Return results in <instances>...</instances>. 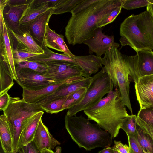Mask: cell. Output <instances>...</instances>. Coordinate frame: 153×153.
<instances>
[{
  "label": "cell",
  "instance_id": "6da1fadb",
  "mask_svg": "<svg viewBox=\"0 0 153 153\" xmlns=\"http://www.w3.org/2000/svg\"><path fill=\"white\" fill-rule=\"evenodd\" d=\"M123 0H99L85 9L72 15L65 27L69 45L81 44L93 35L97 24L106 18Z\"/></svg>",
  "mask_w": 153,
  "mask_h": 153
},
{
  "label": "cell",
  "instance_id": "7a4b0ae2",
  "mask_svg": "<svg viewBox=\"0 0 153 153\" xmlns=\"http://www.w3.org/2000/svg\"><path fill=\"white\" fill-rule=\"evenodd\" d=\"M102 58V67L112 82L114 87L119 90L124 105L131 114L132 109L130 98V79L133 80L136 54L129 56L122 53L118 48L111 46Z\"/></svg>",
  "mask_w": 153,
  "mask_h": 153
},
{
  "label": "cell",
  "instance_id": "3957f363",
  "mask_svg": "<svg viewBox=\"0 0 153 153\" xmlns=\"http://www.w3.org/2000/svg\"><path fill=\"white\" fill-rule=\"evenodd\" d=\"M83 111L88 119L96 122L108 133L112 139L117 136L123 120L129 115L118 88Z\"/></svg>",
  "mask_w": 153,
  "mask_h": 153
},
{
  "label": "cell",
  "instance_id": "277c9868",
  "mask_svg": "<svg viewBox=\"0 0 153 153\" xmlns=\"http://www.w3.org/2000/svg\"><path fill=\"white\" fill-rule=\"evenodd\" d=\"M119 41L122 47L129 46L136 52L153 49V17L147 10L125 19L121 24Z\"/></svg>",
  "mask_w": 153,
  "mask_h": 153
},
{
  "label": "cell",
  "instance_id": "5b68a950",
  "mask_svg": "<svg viewBox=\"0 0 153 153\" xmlns=\"http://www.w3.org/2000/svg\"><path fill=\"white\" fill-rule=\"evenodd\" d=\"M82 115L65 117V128L73 141L87 151L106 148L112 143L110 134L97 123L93 124Z\"/></svg>",
  "mask_w": 153,
  "mask_h": 153
},
{
  "label": "cell",
  "instance_id": "8992f818",
  "mask_svg": "<svg viewBox=\"0 0 153 153\" xmlns=\"http://www.w3.org/2000/svg\"><path fill=\"white\" fill-rule=\"evenodd\" d=\"M44 111L39 104L30 103L19 97H10L8 105L3 111L13 138L14 153L20 149L21 135L26 122L36 113Z\"/></svg>",
  "mask_w": 153,
  "mask_h": 153
},
{
  "label": "cell",
  "instance_id": "52a82bcc",
  "mask_svg": "<svg viewBox=\"0 0 153 153\" xmlns=\"http://www.w3.org/2000/svg\"><path fill=\"white\" fill-rule=\"evenodd\" d=\"M92 77L82 100L78 105L68 109L66 115L73 116L80 111L93 107L105 95L113 90L114 86L112 82L102 68Z\"/></svg>",
  "mask_w": 153,
  "mask_h": 153
},
{
  "label": "cell",
  "instance_id": "ba28073f",
  "mask_svg": "<svg viewBox=\"0 0 153 153\" xmlns=\"http://www.w3.org/2000/svg\"><path fill=\"white\" fill-rule=\"evenodd\" d=\"M45 63L48 69L45 75L58 83L77 76H83V73L82 68L72 62L64 61H53Z\"/></svg>",
  "mask_w": 153,
  "mask_h": 153
},
{
  "label": "cell",
  "instance_id": "9c48e42d",
  "mask_svg": "<svg viewBox=\"0 0 153 153\" xmlns=\"http://www.w3.org/2000/svg\"><path fill=\"white\" fill-rule=\"evenodd\" d=\"M16 81L22 88L37 90L51 85L59 83L28 68L16 67Z\"/></svg>",
  "mask_w": 153,
  "mask_h": 153
},
{
  "label": "cell",
  "instance_id": "30bf717a",
  "mask_svg": "<svg viewBox=\"0 0 153 153\" xmlns=\"http://www.w3.org/2000/svg\"><path fill=\"white\" fill-rule=\"evenodd\" d=\"M16 42L15 38L5 22L0 25V57L8 65L11 76L15 81L17 76L13 52Z\"/></svg>",
  "mask_w": 153,
  "mask_h": 153
},
{
  "label": "cell",
  "instance_id": "8fae6325",
  "mask_svg": "<svg viewBox=\"0 0 153 153\" xmlns=\"http://www.w3.org/2000/svg\"><path fill=\"white\" fill-rule=\"evenodd\" d=\"M82 43L88 46L89 53L92 54L94 53L99 57L104 55L110 47L118 48L120 46V44L115 42L114 35H105L100 28H97L92 36Z\"/></svg>",
  "mask_w": 153,
  "mask_h": 153
},
{
  "label": "cell",
  "instance_id": "7c38bea8",
  "mask_svg": "<svg viewBox=\"0 0 153 153\" xmlns=\"http://www.w3.org/2000/svg\"><path fill=\"white\" fill-rule=\"evenodd\" d=\"M54 10L51 7L38 16L30 23L20 26L23 32H29L36 42L42 48L44 45V39L47 26Z\"/></svg>",
  "mask_w": 153,
  "mask_h": 153
},
{
  "label": "cell",
  "instance_id": "4fadbf2b",
  "mask_svg": "<svg viewBox=\"0 0 153 153\" xmlns=\"http://www.w3.org/2000/svg\"><path fill=\"white\" fill-rule=\"evenodd\" d=\"M135 88L140 109L153 107V74L139 78Z\"/></svg>",
  "mask_w": 153,
  "mask_h": 153
},
{
  "label": "cell",
  "instance_id": "5bb4252c",
  "mask_svg": "<svg viewBox=\"0 0 153 153\" xmlns=\"http://www.w3.org/2000/svg\"><path fill=\"white\" fill-rule=\"evenodd\" d=\"M32 0L27 3L10 4L8 3L3 11L4 22L8 28L14 33L21 34L22 33L20 28V21L25 10Z\"/></svg>",
  "mask_w": 153,
  "mask_h": 153
},
{
  "label": "cell",
  "instance_id": "9a60e30c",
  "mask_svg": "<svg viewBox=\"0 0 153 153\" xmlns=\"http://www.w3.org/2000/svg\"><path fill=\"white\" fill-rule=\"evenodd\" d=\"M84 78L85 77L82 76H77L61 83L49 85L45 88L37 90H31L22 88V99L30 103H38L65 84Z\"/></svg>",
  "mask_w": 153,
  "mask_h": 153
},
{
  "label": "cell",
  "instance_id": "2e32d148",
  "mask_svg": "<svg viewBox=\"0 0 153 153\" xmlns=\"http://www.w3.org/2000/svg\"><path fill=\"white\" fill-rule=\"evenodd\" d=\"M137 58L134 68L135 83L140 78L153 74V51L142 50L136 52Z\"/></svg>",
  "mask_w": 153,
  "mask_h": 153
},
{
  "label": "cell",
  "instance_id": "e0dca14e",
  "mask_svg": "<svg viewBox=\"0 0 153 153\" xmlns=\"http://www.w3.org/2000/svg\"><path fill=\"white\" fill-rule=\"evenodd\" d=\"M92 79V76H91L67 83L38 104L41 105L53 100L67 97L71 93L82 88L87 89Z\"/></svg>",
  "mask_w": 153,
  "mask_h": 153
},
{
  "label": "cell",
  "instance_id": "ac0fdd59",
  "mask_svg": "<svg viewBox=\"0 0 153 153\" xmlns=\"http://www.w3.org/2000/svg\"><path fill=\"white\" fill-rule=\"evenodd\" d=\"M32 0L24 11L20 21V26L28 24L51 8L50 0Z\"/></svg>",
  "mask_w": 153,
  "mask_h": 153
},
{
  "label": "cell",
  "instance_id": "d6986e66",
  "mask_svg": "<svg viewBox=\"0 0 153 153\" xmlns=\"http://www.w3.org/2000/svg\"><path fill=\"white\" fill-rule=\"evenodd\" d=\"M33 141L41 152L45 149H54L56 146L61 144L50 133L42 119L39 123Z\"/></svg>",
  "mask_w": 153,
  "mask_h": 153
},
{
  "label": "cell",
  "instance_id": "ffe728a7",
  "mask_svg": "<svg viewBox=\"0 0 153 153\" xmlns=\"http://www.w3.org/2000/svg\"><path fill=\"white\" fill-rule=\"evenodd\" d=\"M44 45L63 52L70 57L75 56L71 53L65 42L64 36L57 34L54 30L51 29L48 25L46 27Z\"/></svg>",
  "mask_w": 153,
  "mask_h": 153
},
{
  "label": "cell",
  "instance_id": "44dd1931",
  "mask_svg": "<svg viewBox=\"0 0 153 153\" xmlns=\"http://www.w3.org/2000/svg\"><path fill=\"white\" fill-rule=\"evenodd\" d=\"M44 113L43 111L38 112L26 122L22 128L20 147L25 146L33 141L39 123Z\"/></svg>",
  "mask_w": 153,
  "mask_h": 153
},
{
  "label": "cell",
  "instance_id": "7402d4cb",
  "mask_svg": "<svg viewBox=\"0 0 153 153\" xmlns=\"http://www.w3.org/2000/svg\"><path fill=\"white\" fill-rule=\"evenodd\" d=\"M0 138L2 150L5 153L13 152V139L6 115L0 116Z\"/></svg>",
  "mask_w": 153,
  "mask_h": 153
},
{
  "label": "cell",
  "instance_id": "603a6c76",
  "mask_svg": "<svg viewBox=\"0 0 153 153\" xmlns=\"http://www.w3.org/2000/svg\"><path fill=\"white\" fill-rule=\"evenodd\" d=\"M42 48L44 51V53L26 60L44 63L53 61H64L72 63L74 62V59L73 57H70L64 53L59 54L53 52L45 45Z\"/></svg>",
  "mask_w": 153,
  "mask_h": 153
},
{
  "label": "cell",
  "instance_id": "cb8c5ba5",
  "mask_svg": "<svg viewBox=\"0 0 153 153\" xmlns=\"http://www.w3.org/2000/svg\"><path fill=\"white\" fill-rule=\"evenodd\" d=\"M11 31L17 42L28 51L38 54L44 53L43 48L36 42L29 32L23 31L19 35Z\"/></svg>",
  "mask_w": 153,
  "mask_h": 153
},
{
  "label": "cell",
  "instance_id": "d4e9b609",
  "mask_svg": "<svg viewBox=\"0 0 153 153\" xmlns=\"http://www.w3.org/2000/svg\"><path fill=\"white\" fill-rule=\"evenodd\" d=\"M14 80L8 65L0 57V94L10 90L14 84Z\"/></svg>",
  "mask_w": 153,
  "mask_h": 153
},
{
  "label": "cell",
  "instance_id": "484cf974",
  "mask_svg": "<svg viewBox=\"0 0 153 153\" xmlns=\"http://www.w3.org/2000/svg\"><path fill=\"white\" fill-rule=\"evenodd\" d=\"M83 0H51L52 7L54 8L53 14H63L71 12L73 8Z\"/></svg>",
  "mask_w": 153,
  "mask_h": 153
},
{
  "label": "cell",
  "instance_id": "4316f807",
  "mask_svg": "<svg viewBox=\"0 0 153 153\" xmlns=\"http://www.w3.org/2000/svg\"><path fill=\"white\" fill-rule=\"evenodd\" d=\"M136 138L143 149L150 153H153V140L152 139L137 125Z\"/></svg>",
  "mask_w": 153,
  "mask_h": 153
},
{
  "label": "cell",
  "instance_id": "83f0119b",
  "mask_svg": "<svg viewBox=\"0 0 153 153\" xmlns=\"http://www.w3.org/2000/svg\"><path fill=\"white\" fill-rule=\"evenodd\" d=\"M86 91V88H82L68 95L62 106L63 110L69 109L80 103L84 98Z\"/></svg>",
  "mask_w": 153,
  "mask_h": 153
},
{
  "label": "cell",
  "instance_id": "f1b7e54d",
  "mask_svg": "<svg viewBox=\"0 0 153 153\" xmlns=\"http://www.w3.org/2000/svg\"><path fill=\"white\" fill-rule=\"evenodd\" d=\"M137 122L136 115H129L123 120L120 129L123 130L126 132L128 137L132 136L136 137Z\"/></svg>",
  "mask_w": 153,
  "mask_h": 153
},
{
  "label": "cell",
  "instance_id": "f546056e",
  "mask_svg": "<svg viewBox=\"0 0 153 153\" xmlns=\"http://www.w3.org/2000/svg\"><path fill=\"white\" fill-rule=\"evenodd\" d=\"M39 55L29 51L17 42L13 52L15 65L21 61Z\"/></svg>",
  "mask_w": 153,
  "mask_h": 153
},
{
  "label": "cell",
  "instance_id": "4dcf8cb0",
  "mask_svg": "<svg viewBox=\"0 0 153 153\" xmlns=\"http://www.w3.org/2000/svg\"><path fill=\"white\" fill-rule=\"evenodd\" d=\"M16 67L19 68H27L33 70L38 73L45 75L48 69L45 63L25 60L19 63Z\"/></svg>",
  "mask_w": 153,
  "mask_h": 153
},
{
  "label": "cell",
  "instance_id": "1f68e13d",
  "mask_svg": "<svg viewBox=\"0 0 153 153\" xmlns=\"http://www.w3.org/2000/svg\"><path fill=\"white\" fill-rule=\"evenodd\" d=\"M67 97L53 100L40 105L46 112L52 114L57 113L64 110L62 106Z\"/></svg>",
  "mask_w": 153,
  "mask_h": 153
},
{
  "label": "cell",
  "instance_id": "d6a6232c",
  "mask_svg": "<svg viewBox=\"0 0 153 153\" xmlns=\"http://www.w3.org/2000/svg\"><path fill=\"white\" fill-rule=\"evenodd\" d=\"M137 116L138 119L153 128V107L140 109Z\"/></svg>",
  "mask_w": 153,
  "mask_h": 153
},
{
  "label": "cell",
  "instance_id": "836d02e7",
  "mask_svg": "<svg viewBox=\"0 0 153 153\" xmlns=\"http://www.w3.org/2000/svg\"><path fill=\"white\" fill-rule=\"evenodd\" d=\"M148 0H123L122 8L131 10L147 6Z\"/></svg>",
  "mask_w": 153,
  "mask_h": 153
},
{
  "label": "cell",
  "instance_id": "e575fe53",
  "mask_svg": "<svg viewBox=\"0 0 153 153\" xmlns=\"http://www.w3.org/2000/svg\"><path fill=\"white\" fill-rule=\"evenodd\" d=\"M122 6L117 7L113 10L105 19L98 23L97 27L102 28L106 25L112 22L121 12Z\"/></svg>",
  "mask_w": 153,
  "mask_h": 153
},
{
  "label": "cell",
  "instance_id": "d590c367",
  "mask_svg": "<svg viewBox=\"0 0 153 153\" xmlns=\"http://www.w3.org/2000/svg\"><path fill=\"white\" fill-rule=\"evenodd\" d=\"M128 138L131 153H144L135 136H132Z\"/></svg>",
  "mask_w": 153,
  "mask_h": 153
},
{
  "label": "cell",
  "instance_id": "8d00e7d4",
  "mask_svg": "<svg viewBox=\"0 0 153 153\" xmlns=\"http://www.w3.org/2000/svg\"><path fill=\"white\" fill-rule=\"evenodd\" d=\"M99 0H83L76 5L72 10V15L76 14L85 9L93 4L97 2Z\"/></svg>",
  "mask_w": 153,
  "mask_h": 153
},
{
  "label": "cell",
  "instance_id": "74e56055",
  "mask_svg": "<svg viewBox=\"0 0 153 153\" xmlns=\"http://www.w3.org/2000/svg\"><path fill=\"white\" fill-rule=\"evenodd\" d=\"M20 148L23 153H42L33 141L25 146H21Z\"/></svg>",
  "mask_w": 153,
  "mask_h": 153
},
{
  "label": "cell",
  "instance_id": "f35d334b",
  "mask_svg": "<svg viewBox=\"0 0 153 153\" xmlns=\"http://www.w3.org/2000/svg\"><path fill=\"white\" fill-rule=\"evenodd\" d=\"M8 91L0 94V109L3 111L8 105L10 97Z\"/></svg>",
  "mask_w": 153,
  "mask_h": 153
},
{
  "label": "cell",
  "instance_id": "ab89813d",
  "mask_svg": "<svg viewBox=\"0 0 153 153\" xmlns=\"http://www.w3.org/2000/svg\"><path fill=\"white\" fill-rule=\"evenodd\" d=\"M114 144L113 147L119 153H131L129 146L123 144L121 141L115 140Z\"/></svg>",
  "mask_w": 153,
  "mask_h": 153
},
{
  "label": "cell",
  "instance_id": "60d3db41",
  "mask_svg": "<svg viewBox=\"0 0 153 153\" xmlns=\"http://www.w3.org/2000/svg\"><path fill=\"white\" fill-rule=\"evenodd\" d=\"M137 119V125L145 133L151 137L153 140V128L143 122Z\"/></svg>",
  "mask_w": 153,
  "mask_h": 153
},
{
  "label": "cell",
  "instance_id": "b9f144b4",
  "mask_svg": "<svg viewBox=\"0 0 153 153\" xmlns=\"http://www.w3.org/2000/svg\"><path fill=\"white\" fill-rule=\"evenodd\" d=\"M149 4L147 6L146 10L151 14L153 17V0H148Z\"/></svg>",
  "mask_w": 153,
  "mask_h": 153
},
{
  "label": "cell",
  "instance_id": "7bdbcfd3",
  "mask_svg": "<svg viewBox=\"0 0 153 153\" xmlns=\"http://www.w3.org/2000/svg\"><path fill=\"white\" fill-rule=\"evenodd\" d=\"M98 153H114V152L112 147L108 146L100 151Z\"/></svg>",
  "mask_w": 153,
  "mask_h": 153
},
{
  "label": "cell",
  "instance_id": "ee69618b",
  "mask_svg": "<svg viewBox=\"0 0 153 153\" xmlns=\"http://www.w3.org/2000/svg\"><path fill=\"white\" fill-rule=\"evenodd\" d=\"M41 152L42 153H56L52 150L48 149H43Z\"/></svg>",
  "mask_w": 153,
  "mask_h": 153
},
{
  "label": "cell",
  "instance_id": "f6af8a7d",
  "mask_svg": "<svg viewBox=\"0 0 153 153\" xmlns=\"http://www.w3.org/2000/svg\"><path fill=\"white\" fill-rule=\"evenodd\" d=\"M3 151V153H14V152H12V153H5V152H4ZM16 153H22V151H21V149L20 148L19 149V150H18V151Z\"/></svg>",
  "mask_w": 153,
  "mask_h": 153
},
{
  "label": "cell",
  "instance_id": "bcb514c9",
  "mask_svg": "<svg viewBox=\"0 0 153 153\" xmlns=\"http://www.w3.org/2000/svg\"><path fill=\"white\" fill-rule=\"evenodd\" d=\"M114 149V153H119L113 147H112Z\"/></svg>",
  "mask_w": 153,
  "mask_h": 153
},
{
  "label": "cell",
  "instance_id": "7dc6e473",
  "mask_svg": "<svg viewBox=\"0 0 153 153\" xmlns=\"http://www.w3.org/2000/svg\"><path fill=\"white\" fill-rule=\"evenodd\" d=\"M143 150L144 153H150V152H146L145 151L143 150Z\"/></svg>",
  "mask_w": 153,
  "mask_h": 153
}]
</instances>
